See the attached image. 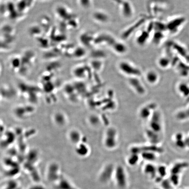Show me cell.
<instances>
[{
	"label": "cell",
	"mask_w": 189,
	"mask_h": 189,
	"mask_svg": "<svg viewBox=\"0 0 189 189\" xmlns=\"http://www.w3.org/2000/svg\"><path fill=\"white\" fill-rule=\"evenodd\" d=\"M118 68L122 73L130 77H138L141 75L140 69L127 61H120Z\"/></svg>",
	"instance_id": "cell-1"
},
{
	"label": "cell",
	"mask_w": 189,
	"mask_h": 189,
	"mask_svg": "<svg viewBox=\"0 0 189 189\" xmlns=\"http://www.w3.org/2000/svg\"><path fill=\"white\" fill-rule=\"evenodd\" d=\"M115 183L119 189H126L127 186V178L126 172L123 167L118 166L116 167L114 175Z\"/></svg>",
	"instance_id": "cell-2"
},
{
	"label": "cell",
	"mask_w": 189,
	"mask_h": 189,
	"mask_svg": "<svg viewBox=\"0 0 189 189\" xmlns=\"http://www.w3.org/2000/svg\"><path fill=\"white\" fill-rule=\"evenodd\" d=\"M116 167L113 164H107L103 168L99 175V181L103 184H107L114 177Z\"/></svg>",
	"instance_id": "cell-3"
},
{
	"label": "cell",
	"mask_w": 189,
	"mask_h": 189,
	"mask_svg": "<svg viewBox=\"0 0 189 189\" xmlns=\"http://www.w3.org/2000/svg\"><path fill=\"white\" fill-rule=\"evenodd\" d=\"M106 147L109 149L115 148L117 144V133L113 127H110L107 130L105 138Z\"/></svg>",
	"instance_id": "cell-4"
},
{
	"label": "cell",
	"mask_w": 189,
	"mask_h": 189,
	"mask_svg": "<svg viewBox=\"0 0 189 189\" xmlns=\"http://www.w3.org/2000/svg\"><path fill=\"white\" fill-rule=\"evenodd\" d=\"M149 129L159 133L162 129V120L161 113L159 111L155 110L153 112L151 117L149 123Z\"/></svg>",
	"instance_id": "cell-5"
},
{
	"label": "cell",
	"mask_w": 189,
	"mask_h": 189,
	"mask_svg": "<svg viewBox=\"0 0 189 189\" xmlns=\"http://www.w3.org/2000/svg\"><path fill=\"white\" fill-rule=\"evenodd\" d=\"M144 151H151L159 154L162 153L163 151V149L162 147L157 146V145L151 144V145L147 146L133 147L130 150L131 153H136L140 155L142 152Z\"/></svg>",
	"instance_id": "cell-6"
},
{
	"label": "cell",
	"mask_w": 189,
	"mask_h": 189,
	"mask_svg": "<svg viewBox=\"0 0 189 189\" xmlns=\"http://www.w3.org/2000/svg\"><path fill=\"white\" fill-rule=\"evenodd\" d=\"M185 22L184 17H176L173 19L167 24V29L171 33H176Z\"/></svg>",
	"instance_id": "cell-7"
},
{
	"label": "cell",
	"mask_w": 189,
	"mask_h": 189,
	"mask_svg": "<svg viewBox=\"0 0 189 189\" xmlns=\"http://www.w3.org/2000/svg\"><path fill=\"white\" fill-rule=\"evenodd\" d=\"M128 83L133 89L139 95H144L146 92L145 87L138 77H130Z\"/></svg>",
	"instance_id": "cell-8"
},
{
	"label": "cell",
	"mask_w": 189,
	"mask_h": 189,
	"mask_svg": "<svg viewBox=\"0 0 189 189\" xmlns=\"http://www.w3.org/2000/svg\"><path fill=\"white\" fill-rule=\"evenodd\" d=\"M47 177L49 181L55 182L59 181L60 178V169L57 164L50 165L47 170Z\"/></svg>",
	"instance_id": "cell-9"
},
{
	"label": "cell",
	"mask_w": 189,
	"mask_h": 189,
	"mask_svg": "<svg viewBox=\"0 0 189 189\" xmlns=\"http://www.w3.org/2000/svg\"><path fill=\"white\" fill-rule=\"evenodd\" d=\"M144 174L152 180H155L157 176V167L152 163H149L144 166Z\"/></svg>",
	"instance_id": "cell-10"
},
{
	"label": "cell",
	"mask_w": 189,
	"mask_h": 189,
	"mask_svg": "<svg viewBox=\"0 0 189 189\" xmlns=\"http://www.w3.org/2000/svg\"><path fill=\"white\" fill-rule=\"evenodd\" d=\"M154 106V104L147 105L141 108L140 112V117L144 119L150 118L153 112L155 111V106L152 107Z\"/></svg>",
	"instance_id": "cell-11"
},
{
	"label": "cell",
	"mask_w": 189,
	"mask_h": 189,
	"mask_svg": "<svg viewBox=\"0 0 189 189\" xmlns=\"http://www.w3.org/2000/svg\"><path fill=\"white\" fill-rule=\"evenodd\" d=\"M93 18L95 21L101 23H104L109 20V16L106 14L101 11H97L93 13Z\"/></svg>",
	"instance_id": "cell-12"
},
{
	"label": "cell",
	"mask_w": 189,
	"mask_h": 189,
	"mask_svg": "<svg viewBox=\"0 0 189 189\" xmlns=\"http://www.w3.org/2000/svg\"><path fill=\"white\" fill-rule=\"evenodd\" d=\"M56 14L59 17V18L64 19L67 18V17L71 15V12L70 9L64 5H59L56 8Z\"/></svg>",
	"instance_id": "cell-13"
},
{
	"label": "cell",
	"mask_w": 189,
	"mask_h": 189,
	"mask_svg": "<svg viewBox=\"0 0 189 189\" xmlns=\"http://www.w3.org/2000/svg\"><path fill=\"white\" fill-rule=\"evenodd\" d=\"M121 3L122 4L120 5V6L121 7H120V10L123 15L127 17H129L130 16L132 15L133 8L131 5L130 4V3L126 1V2L123 1V2H121Z\"/></svg>",
	"instance_id": "cell-14"
},
{
	"label": "cell",
	"mask_w": 189,
	"mask_h": 189,
	"mask_svg": "<svg viewBox=\"0 0 189 189\" xmlns=\"http://www.w3.org/2000/svg\"><path fill=\"white\" fill-rule=\"evenodd\" d=\"M146 133L147 138L151 142V144L157 145L160 140L159 133L155 132L149 129L147 130Z\"/></svg>",
	"instance_id": "cell-15"
},
{
	"label": "cell",
	"mask_w": 189,
	"mask_h": 189,
	"mask_svg": "<svg viewBox=\"0 0 189 189\" xmlns=\"http://www.w3.org/2000/svg\"><path fill=\"white\" fill-rule=\"evenodd\" d=\"M112 47L114 51L118 54H123L127 50L126 46L124 43L120 42L115 41L113 44V46H112Z\"/></svg>",
	"instance_id": "cell-16"
},
{
	"label": "cell",
	"mask_w": 189,
	"mask_h": 189,
	"mask_svg": "<svg viewBox=\"0 0 189 189\" xmlns=\"http://www.w3.org/2000/svg\"><path fill=\"white\" fill-rule=\"evenodd\" d=\"M158 73L154 70H150L146 74V79L147 82L151 84H155L159 80Z\"/></svg>",
	"instance_id": "cell-17"
},
{
	"label": "cell",
	"mask_w": 189,
	"mask_h": 189,
	"mask_svg": "<svg viewBox=\"0 0 189 189\" xmlns=\"http://www.w3.org/2000/svg\"><path fill=\"white\" fill-rule=\"evenodd\" d=\"M186 163H178L174 164L170 170L171 174L179 175V174L185 168Z\"/></svg>",
	"instance_id": "cell-18"
},
{
	"label": "cell",
	"mask_w": 189,
	"mask_h": 189,
	"mask_svg": "<svg viewBox=\"0 0 189 189\" xmlns=\"http://www.w3.org/2000/svg\"><path fill=\"white\" fill-rule=\"evenodd\" d=\"M157 153L151 151H144L140 154L141 158L145 161L150 163L155 161L157 159Z\"/></svg>",
	"instance_id": "cell-19"
},
{
	"label": "cell",
	"mask_w": 189,
	"mask_h": 189,
	"mask_svg": "<svg viewBox=\"0 0 189 189\" xmlns=\"http://www.w3.org/2000/svg\"><path fill=\"white\" fill-rule=\"evenodd\" d=\"M140 155L136 153H131L128 156L127 159V163L129 166L134 167L137 165L140 159Z\"/></svg>",
	"instance_id": "cell-20"
},
{
	"label": "cell",
	"mask_w": 189,
	"mask_h": 189,
	"mask_svg": "<svg viewBox=\"0 0 189 189\" xmlns=\"http://www.w3.org/2000/svg\"><path fill=\"white\" fill-rule=\"evenodd\" d=\"M157 176L163 179H165L168 174L167 167L165 165H161L157 167Z\"/></svg>",
	"instance_id": "cell-21"
},
{
	"label": "cell",
	"mask_w": 189,
	"mask_h": 189,
	"mask_svg": "<svg viewBox=\"0 0 189 189\" xmlns=\"http://www.w3.org/2000/svg\"><path fill=\"white\" fill-rule=\"evenodd\" d=\"M78 5L84 9H88L93 5L92 0H77Z\"/></svg>",
	"instance_id": "cell-22"
},
{
	"label": "cell",
	"mask_w": 189,
	"mask_h": 189,
	"mask_svg": "<svg viewBox=\"0 0 189 189\" xmlns=\"http://www.w3.org/2000/svg\"><path fill=\"white\" fill-rule=\"evenodd\" d=\"M86 50L85 49L82 47H78L77 48L75 49V50L74 51V57L77 58V59H80V58H83L86 56Z\"/></svg>",
	"instance_id": "cell-23"
},
{
	"label": "cell",
	"mask_w": 189,
	"mask_h": 189,
	"mask_svg": "<svg viewBox=\"0 0 189 189\" xmlns=\"http://www.w3.org/2000/svg\"><path fill=\"white\" fill-rule=\"evenodd\" d=\"M171 64L170 59L166 57H160L158 61V64L160 67L163 68H166L169 67Z\"/></svg>",
	"instance_id": "cell-24"
},
{
	"label": "cell",
	"mask_w": 189,
	"mask_h": 189,
	"mask_svg": "<svg viewBox=\"0 0 189 189\" xmlns=\"http://www.w3.org/2000/svg\"><path fill=\"white\" fill-rule=\"evenodd\" d=\"M160 184L161 185V188L163 189H172V186H173L169 179H163V181Z\"/></svg>",
	"instance_id": "cell-25"
},
{
	"label": "cell",
	"mask_w": 189,
	"mask_h": 189,
	"mask_svg": "<svg viewBox=\"0 0 189 189\" xmlns=\"http://www.w3.org/2000/svg\"><path fill=\"white\" fill-rule=\"evenodd\" d=\"M179 175H175V174H171L170 175L169 180L172 183L173 186H177L179 184Z\"/></svg>",
	"instance_id": "cell-26"
},
{
	"label": "cell",
	"mask_w": 189,
	"mask_h": 189,
	"mask_svg": "<svg viewBox=\"0 0 189 189\" xmlns=\"http://www.w3.org/2000/svg\"><path fill=\"white\" fill-rule=\"evenodd\" d=\"M153 189H163L161 188L155 187V188H153Z\"/></svg>",
	"instance_id": "cell-27"
},
{
	"label": "cell",
	"mask_w": 189,
	"mask_h": 189,
	"mask_svg": "<svg viewBox=\"0 0 189 189\" xmlns=\"http://www.w3.org/2000/svg\"><path fill=\"white\" fill-rule=\"evenodd\" d=\"M42 1H46V0H42Z\"/></svg>",
	"instance_id": "cell-28"
}]
</instances>
